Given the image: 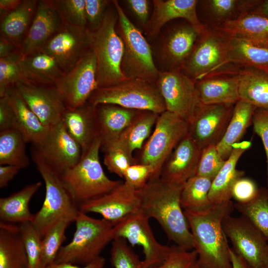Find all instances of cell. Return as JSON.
Listing matches in <instances>:
<instances>
[{"mask_svg": "<svg viewBox=\"0 0 268 268\" xmlns=\"http://www.w3.org/2000/svg\"><path fill=\"white\" fill-rule=\"evenodd\" d=\"M183 185L167 182L159 177L150 179L137 191L140 211L149 219H155L176 246L191 250L194 249L192 237L180 201Z\"/></svg>", "mask_w": 268, "mask_h": 268, "instance_id": "obj_1", "label": "cell"}, {"mask_svg": "<svg viewBox=\"0 0 268 268\" xmlns=\"http://www.w3.org/2000/svg\"><path fill=\"white\" fill-rule=\"evenodd\" d=\"M234 203L212 204L200 211L184 210L191 233L199 265L203 268H233L224 218L234 210Z\"/></svg>", "mask_w": 268, "mask_h": 268, "instance_id": "obj_2", "label": "cell"}, {"mask_svg": "<svg viewBox=\"0 0 268 268\" xmlns=\"http://www.w3.org/2000/svg\"><path fill=\"white\" fill-rule=\"evenodd\" d=\"M101 145L100 139L96 138L77 164L60 175L72 200L78 206L109 192L123 182L112 180L105 173L99 159Z\"/></svg>", "mask_w": 268, "mask_h": 268, "instance_id": "obj_3", "label": "cell"}, {"mask_svg": "<svg viewBox=\"0 0 268 268\" xmlns=\"http://www.w3.org/2000/svg\"><path fill=\"white\" fill-rule=\"evenodd\" d=\"M118 19L112 0L99 28L94 31L89 30L90 48L96 61L98 87L112 86L128 79L121 70L124 44L116 29Z\"/></svg>", "mask_w": 268, "mask_h": 268, "instance_id": "obj_4", "label": "cell"}, {"mask_svg": "<svg viewBox=\"0 0 268 268\" xmlns=\"http://www.w3.org/2000/svg\"><path fill=\"white\" fill-rule=\"evenodd\" d=\"M74 222L73 237L60 250L56 264H88L99 258L103 249L114 239V225L103 218H93L79 210Z\"/></svg>", "mask_w": 268, "mask_h": 268, "instance_id": "obj_5", "label": "cell"}, {"mask_svg": "<svg viewBox=\"0 0 268 268\" xmlns=\"http://www.w3.org/2000/svg\"><path fill=\"white\" fill-rule=\"evenodd\" d=\"M116 29L124 44L121 70L127 79H140L155 83L160 71L153 58L151 46L141 31L129 19L116 0Z\"/></svg>", "mask_w": 268, "mask_h": 268, "instance_id": "obj_6", "label": "cell"}, {"mask_svg": "<svg viewBox=\"0 0 268 268\" xmlns=\"http://www.w3.org/2000/svg\"><path fill=\"white\" fill-rule=\"evenodd\" d=\"M32 158L43 178L45 197L32 223L42 237L59 220L64 218L75 220L79 209L66 188L61 176L43 160L33 147Z\"/></svg>", "mask_w": 268, "mask_h": 268, "instance_id": "obj_7", "label": "cell"}, {"mask_svg": "<svg viewBox=\"0 0 268 268\" xmlns=\"http://www.w3.org/2000/svg\"><path fill=\"white\" fill-rule=\"evenodd\" d=\"M88 102L93 107L112 104L158 114L166 111L164 101L156 84L140 79H128L112 86L98 87Z\"/></svg>", "mask_w": 268, "mask_h": 268, "instance_id": "obj_8", "label": "cell"}, {"mask_svg": "<svg viewBox=\"0 0 268 268\" xmlns=\"http://www.w3.org/2000/svg\"><path fill=\"white\" fill-rule=\"evenodd\" d=\"M205 26H196L184 20L167 27L156 38L152 49L160 71H181Z\"/></svg>", "mask_w": 268, "mask_h": 268, "instance_id": "obj_9", "label": "cell"}, {"mask_svg": "<svg viewBox=\"0 0 268 268\" xmlns=\"http://www.w3.org/2000/svg\"><path fill=\"white\" fill-rule=\"evenodd\" d=\"M229 65L225 37L215 29L205 26L182 71L197 81L237 70Z\"/></svg>", "mask_w": 268, "mask_h": 268, "instance_id": "obj_10", "label": "cell"}, {"mask_svg": "<svg viewBox=\"0 0 268 268\" xmlns=\"http://www.w3.org/2000/svg\"><path fill=\"white\" fill-rule=\"evenodd\" d=\"M188 129V123L177 115L167 111L160 114L138 163L152 166L155 170L153 178L159 177L163 164Z\"/></svg>", "mask_w": 268, "mask_h": 268, "instance_id": "obj_11", "label": "cell"}, {"mask_svg": "<svg viewBox=\"0 0 268 268\" xmlns=\"http://www.w3.org/2000/svg\"><path fill=\"white\" fill-rule=\"evenodd\" d=\"M96 73V58L90 48L55 85L66 108L74 109L88 102L98 87Z\"/></svg>", "mask_w": 268, "mask_h": 268, "instance_id": "obj_12", "label": "cell"}, {"mask_svg": "<svg viewBox=\"0 0 268 268\" xmlns=\"http://www.w3.org/2000/svg\"><path fill=\"white\" fill-rule=\"evenodd\" d=\"M149 218L140 210L128 216L114 226V239L122 238L133 246L142 247L145 268L159 266L167 258L172 247L159 243L149 224Z\"/></svg>", "mask_w": 268, "mask_h": 268, "instance_id": "obj_13", "label": "cell"}, {"mask_svg": "<svg viewBox=\"0 0 268 268\" xmlns=\"http://www.w3.org/2000/svg\"><path fill=\"white\" fill-rule=\"evenodd\" d=\"M222 226L235 252L251 268H262L268 249V242L246 217L226 216Z\"/></svg>", "mask_w": 268, "mask_h": 268, "instance_id": "obj_14", "label": "cell"}, {"mask_svg": "<svg viewBox=\"0 0 268 268\" xmlns=\"http://www.w3.org/2000/svg\"><path fill=\"white\" fill-rule=\"evenodd\" d=\"M196 81L181 71H160L155 83L166 111L189 123L198 105Z\"/></svg>", "mask_w": 268, "mask_h": 268, "instance_id": "obj_15", "label": "cell"}, {"mask_svg": "<svg viewBox=\"0 0 268 268\" xmlns=\"http://www.w3.org/2000/svg\"><path fill=\"white\" fill-rule=\"evenodd\" d=\"M33 147L60 175L75 166L82 154L81 147L67 132L62 120L50 127L42 142Z\"/></svg>", "mask_w": 268, "mask_h": 268, "instance_id": "obj_16", "label": "cell"}, {"mask_svg": "<svg viewBox=\"0 0 268 268\" xmlns=\"http://www.w3.org/2000/svg\"><path fill=\"white\" fill-rule=\"evenodd\" d=\"M86 27L64 23L39 50L53 57L64 73L70 70L90 48Z\"/></svg>", "mask_w": 268, "mask_h": 268, "instance_id": "obj_17", "label": "cell"}, {"mask_svg": "<svg viewBox=\"0 0 268 268\" xmlns=\"http://www.w3.org/2000/svg\"><path fill=\"white\" fill-rule=\"evenodd\" d=\"M140 199L137 191L123 181L109 192L79 205L85 213L93 212L114 226L140 210Z\"/></svg>", "mask_w": 268, "mask_h": 268, "instance_id": "obj_18", "label": "cell"}, {"mask_svg": "<svg viewBox=\"0 0 268 268\" xmlns=\"http://www.w3.org/2000/svg\"><path fill=\"white\" fill-rule=\"evenodd\" d=\"M234 105H198L188 123V133L201 150L216 145L222 138L231 119Z\"/></svg>", "mask_w": 268, "mask_h": 268, "instance_id": "obj_19", "label": "cell"}, {"mask_svg": "<svg viewBox=\"0 0 268 268\" xmlns=\"http://www.w3.org/2000/svg\"><path fill=\"white\" fill-rule=\"evenodd\" d=\"M15 87L45 126L50 127L62 120L66 107L55 86L17 83Z\"/></svg>", "mask_w": 268, "mask_h": 268, "instance_id": "obj_20", "label": "cell"}, {"mask_svg": "<svg viewBox=\"0 0 268 268\" xmlns=\"http://www.w3.org/2000/svg\"><path fill=\"white\" fill-rule=\"evenodd\" d=\"M201 152L188 132L165 161L160 178L170 183H185L196 175Z\"/></svg>", "mask_w": 268, "mask_h": 268, "instance_id": "obj_21", "label": "cell"}, {"mask_svg": "<svg viewBox=\"0 0 268 268\" xmlns=\"http://www.w3.org/2000/svg\"><path fill=\"white\" fill-rule=\"evenodd\" d=\"M63 24L53 0H38L34 16L21 47V54L27 55L39 50Z\"/></svg>", "mask_w": 268, "mask_h": 268, "instance_id": "obj_22", "label": "cell"}, {"mask_svg": "<svg viewBox=\"0 0 268 268\" xmlns=\"http://www.w3.org/2000/svg\"><path fill=\"white\" fill-rule=\"evenodd\" d=\"M153 11L145 29L151 40H155L168 22L181 18L196 26L203 25L197 12V0H153Z\"/></svg>", "mask_w": 268, "mask_h": 268, "instance_id": "obj_23", "label": "cell"}, {"mask_svg": "<svg viewBox=\"0 0 268 268\" xmlns=\"http://www.w3.org/2000/svg\"><path fill=\"white\" fill-rule=\"evenodd\" d=\"M238 70L221 73L197 81L198 105H234L239 101Z\"/></svg>", "mask_w": 268, "mask_h": 268, "instance_id": "obj_24", "label": "cell"}, {"mask_svg": "<svg viewBox=\"0 0 268 268\" xmlns=\"http://www.w3.org/2000/svg\"><path fill=\"white\" fill-rule=\"evenodd\" d=\"M62 121L67 132L81 147L82 154L98 137L95 107L88 102L74 109L66 108Z\"/></svg>", "mask_w": 268, "mask_h": 268, "instance_id": "obj_25", "label": "cell"}, {"mask_svg": "<svg viewBox=\"0 0 268 268\" xmlns=\"http://www.w3.org/2000/svg\"><path fill=\"white\" fill-rule=\"evenodd\" d=\"M95 109L101 149L114 142L140 111L112 104L98 105Z\"/></svg>", "mask_w": 268, "mask_h": 268, "instance_id": "obj_26", "label": "cell"}, {"mask_svg": "<svg viewBox=\"0 0 268 268\" xmlns=\"http://www.w3.org/2000/svg\"><path fill=\"white\" fill-rule=\"evenodd\" d=\"M213 29L226 37L241 39L268 49V18L267 17L249 12Z\"/></svg>", "mask_w": 268, "mask_h": 268, "instance_id": "obj_27", "label": "cell"}, {"mask_svg": "<svg viewBox=\"0 0 268 268\" xmlns=\"http://www.w3.org/2000/svg\"><path fill=\"white\" fill-rule=\"evenodd\" d=\"M251 146L250 141L238 142L233 145L230 155L212 181L209 192V199L212 204L231 201L234 183L244 175V171L236 169V165L243 153Z\"/></svg>", "mask_w": 268, "mask_h": 268, "instance_id": "obj_28", "label": "cell"}, {"mask_svg": "<svg viewBox=\"0 0 268 268\" xmlns=\"http://www.w3.org/2000/svg\"><path fill=\"white\" fill-rule=\"evenodd\" d=\"M18 62L24 76L33 84L55 86L64 73L56 60L41 50L21 54Z\"/></svg>", "mask_w": 268, "mask_h": 268, "instance_id": "obj_29", "label": "cell"}, {"mask_svg": "<svg viewBox=\"0 0 268 268\" xmlns=\"http://www.w3.org/2000/svg\"><path fill=\"white\" fill-rule=\"evenodd\" d=\"M14 113L15 128L32 145L40 143L46 136L49 127L45 126L17 92L15 86L4 94Z\"/></svg>", "mask_w": 268, "mask_h": 268, "instance_id": "obj_30", "label": "cell"}, {"mask_svg": "<svg viewBox=\"0 0 268 268\" xmlns=\"http://www.w3.org/2000/svg\"><path fill=\"white\" fill-rule=\"evenodd\" d=\"M260 0H202L198 6L204 25L215 28L227 21L235 20L249 12Z\"/></svg>", "mask_w": 268, "mask_h": 268, "instance_id": "obj_31", "label": "cell"}, {"mask_svg": "<svg viewBox=\"0 0 268 268\" xmlns=\"http://www.w3.org/2000/svg\"><path fill=\"white\" fill-rule=\"evenodd\" d=\"M240 99L268 111V73L251 67L238 70Z\"/></svg>", "mask_w": 268, "mask_h": 268, "instance_id": "obj_32", "label": "cell"}, {"mask_svg": "<svg viewBox=\"0 0 268 268\" xmlns=\"http://www.w3.org/2000/svg\"><path fill=\"white\" fill-rule=\"evenodd\" d=\"M38 0H22L19 6L0 19V36L21 49L34 16Z\"/></svg>", "mask_w": 268, "mask_h": 268, "instance_id": "obj_33", "label": "cell"}, {"mask_svg": "<svg viewBox=\"0 0 268 268\" xmlns=\"http://www.w3.org/2000/svg\"><path fill=\"white\" fill-rule=\"evenodd\" d=\"M41 185L40 182L32 183L8 197L0 198V221L11 224L32 222L34 214L30 212L29 203Z\"/></svg>", "mask_w": 268, "mask_h": 268, "instance_id": "obj_34", "label": "cell"}, {"mask_svg": "<svg viewBox=\"0 0 268 268\" xmlns=\"http://www.w3.org/2000/svg\"><path fill=\"white\" fill-rule=\"evenodd\" d=\"M159 115L150 111H140L118 139L107 146H118L134 157V152L142 148L145 141L149 137Z\"/></svg>", "mask_w": 268, "mask_h": 268, "instance_id": "obj_35", "label": "cell"}, {"mask_svg": "<svg viewBox=\"0 0 268 268\" xmlns=\"http://www.w3.org/2000/svg\"><path fill=\"white\" fill-rule=\"evenodd\" d=\"M254 106L240 100L234 104L232 115L225 133L216 145L221 157L225 160L230 155L233 145L238 142L252 122Z\"/></svg>", "mask_w": 268, "mask_h": 268, "instance_id": "obj_36", "label": "cell"}, {"mask_svg": "<svg viewBox=\"0 0 268 268\" xmlns=\"http://www.w3.org/2000/svg\"><path fill=\"white\" fill-rule=\"evenodd\" d=\"M28 261L17 225L0 222V268H28Z\"/></svg>", "mask_w": 268, "mask_h": 268, "instance_id": "obj_37", "label": "cell"}, {"mask_svg": "<svg viewBox=\"0 0 268 268\" xmlns=\"http://www.w3.org/2000/svg\"><path fill=\"white\" fill-rule=\"evenodd\" d=\"M225 37L229 65L251 67L268 73V49L255 45L241 39Z\"/></svg>", "mask_w": 268, "mask_h": 268, "instance_id": "obj_38", "label": "cell"}, {"mask_svg": "<svg viewBox=\"0 0 268 268\" xmlns=\"http://www.w3.org/2000/svg\"><path fill=\"white\" fill-rule=\"evenodd\" d=\"M26 143L23 135L16 129L0 131V165H14L22 169L28 166Z\"/></svg>", "mask_w": 268, "mask_h": 268, "instance_id": "obj_39", "label": "cell"}, {"mask_svg": "<svg viewBox=\"0 0 268 268\" xmlns=\"http://www.w3.org/2000/svg\"><path fill=\"white\" fill-rule=\"evenodd\" d=\"M212 181L209 178L196 175L184 183L180 197L184 210H203L212 205L209 199Z\"/></svg>", "mask_w": 268, "mask_h": 268, "instance_id": "obj_40", "label": "cell"}, {"mask_svg": "<svg viewBox=\"0 0 268 268\" xmlns=\"http://www.w3.org/2000/svg\"><path fill=\"white\" fill-rule=\"evenodd\" d=\"M235 209L248 219L268 242V192L262 187L257 197L246 203H234Z\"/></svg>", "mask_w": 268, "mask_h": 268, "instance_id": "obj_41", "label": "cell"}, {"mask_svg": "<svg viewBox=\"0 0 268 268\" xmlns=\"http://www.w3.org/2000/svg\"><path fill=\"white\" fill-rule=\"evenodd\" d=\"M74 220L64 218L56 222L42 240L41 268H46L55 262L57 256L66 239L65 232Z\"/></svg>", "mask_w": 268, "mask_h": 268, "instance_id": "obj_42", "label": "cell"}, {"mask_svg": "<svg viewBox=\"0 0 268 268\" xmlns=\"http://www.w3.org/2000/svg\"><path fill=\"white\" fill-rule=\"evenodd\" d=\"M17 226L27 254L28 268H41L42 237L31 221Z\"/></svg>", "mask_w": 268, "mask_h": 268, "instance_id": "obj_43", "label": "cell"}, {"mask_svg": "<svg viewBox=\"0 0 268 268\" xmlns=\"http://www.w3.org/2000/svg\"><path fill=\"white\" fill-rule=\"evenodd\" d=\"M20 52L0 58V97L17 83H30L24 76L19 64Z\"/></svg>", "mask_w": 268, "mask_h": 268, "instance_id": "obj_44", "label": "cell"}, {"mask_svg": "<svg viewBox=\"0 0 268 268\" xmlns=\"http://www.w3.org/2000/svg\"><path fill=\"white\" fill-rule=\"evenodd\" d=\"M111 261L115 268H145L138 256L122 238L112 241Z\"/></svg>", "mask_w": 268, "mask_h": 268, "instance_id": "obj_45", "label": "cell"}, {"mask_svg": "<svg viewBox=\"0 0 268 268\" xmlns=\"http://www.w3.org/2000/svg\"><path fill=\"white\" fill-rule=\"evenodd\" d=\"M64 23L87 28L86 0H53Z\"/></svg>", "mask_w": 268, "mask_h": 268, "instance_id": "obj_46", "label": "cell"}, {"mask_svg": "<svg viewBox=\"0 0 268 268\" xmlns=\"http://www.w3.org/2000/svg\"><path fill=\"white\" fill-rule=\"evenodd\" d=\"M101 150L104 152L103 163L108 171L121 178H124L130 166L137 163L134 157L118 146L110 145Z\"/></svg>", "mask_w": 268, "mask_h": 268, "instance_id": "obj_47", "label": "cell"}, {"mask_svg": "<svg viewBox=\"0 0 268 268\" xmlns=\"http://www.w3.org/2000/svg\"><path fill=\"white\" fill-rule=\"evenodd\" d=\"M216 145H210L201 150L196 175L213 180L225 162Z\"/></svg>", "mask_w": 268, "mask_h": 268, "instance_id": "obj_48", "label": "cell"}, {"mask_svg": "<svg viewBox=\"0 0 268 268\" xmlns=\"http://www.w3.org/2000/svg\"><path fill=\"white\" fill-rule=\"evenodd\" d=\"M198 265L196 250H183L176 246L162 263L152 268H198Z\"/></svg>", "mask_w": 268, "mask_h": 268, "instance_id": "obj_49", "label": "cell"}, {"mask_svg": "<svg viewBox=\"0 0 268 268\" xmlns=\"http://www.w3.org/2000/svg\"><path fill=\"white\" fill-rule=\"evenodd\" d=\"M155 170L149 165L136 163L130 166L124 176V182L136 190L143 188L148 181L154 178Z\"/></svg>", "mask_w": 268, "mask_h": 268, "instance_id": "obj_50", "label": "cell"}, {"mask_svg": "<svg viewBox=\"0 0 268 268\" xmlns=\"http://www.w3.org/2000/svg\"><path fill=\"white\" fill-rule=\"evenodd\" d=\"M112 2V0H86V17L88 30L94 31L99 28Z\"/></svg>", "mask_w": 268, "mask_h": 268, "instance_id": "obj_51", "label": "cell"}, {"mask_svg": "<svg viewBox=\"0 0 268 268\" xmlns=\"http://www.w3.org/2000/svg\"><path fill=\"white\" fill-rule=\"evenodd\" d=\"M260 189L254 180L242 177L235 182L232 187V198L237 203H246L257 197Z\"/></svg>", "mask_w": 268, "mask_h": 268, "instance_id": "obj_52", "label": "cell"}, {"mask_svg": "<svg viewBox=\"0 0 268 268\" xmlns=\"http://www.w3.org/2000/svg\"><path fill=\"white\" fill-rule=\"evenodd\" d=\"M252 123L255 132L261 138L266 155L267 175L268 177V111L257 108L254 112Z\"/></svg>", "mask_w": 268, "mask_h": 268, "instance_id": "obj_53", "label": "cell"}, {"mask_svg": "<svg viewBox=\"0 0 268 268\" xmlns=\"http://www.w3.org/2000/svg\"><path fill=\"white\" fill-rule=\"evenodd\" d=\"M128 8L144 28L149 21V1L147 0H126Z\"/></svg>", "mask_w": 268, "mask_h": 268, "instance_id": "obj_54", "label": "cell"}, {"mask_svg": "<svg viewBox=\"0 0 268 268\" xmlns=\"http://www.w3.org/2000/svg\"><path fill=\"white\" fill-rule=\"evenodd\" d=\"M14 128L13 110L5 96L0 97V131Z\"/></svg>", "mask_w": 268, "mask_h": 268, "instance_id": "obj_55", "label": "cell"}, {"mask_svg": "<svg viewBox=\"0 0 268 268\" xmlns=\"http://www.w3.org/2000/svg\"><path fill=\"white\" fill-rule=\"evenodd\" d=\"M22 168L17 166L0 165V188L7 186L8 183L18 174Z\"/></svg>", "mask_w": 268, "mask_h": 268, "instance_id": "obj_56", "label": "cell"}, {"mask_svg": "<svg viewBox=\"0 0 268 268\" xmlns=\"http://www.w3.org/2000/svg\"><path fill=\"white\" fill-rule=\"evenodd\" d=\"M105 262V258L100 256L93 262L82 267L69 263H54L46 268H104Z\"/></svg>", "mask_w": 268, "mask_h": 268, "instance_id": "obj_57", "label": "cell"}, {"mask_svg": "<svg viewBox=\"0 0 268 268\" xmlns=\"http://www.w3.org/2000/svg\"><path fill=\"white\" fill-rule=\"evenodd\" d=\"M19 52H20L19 47L4 37L0 36V58L8 57Z\"/></svg>", "mask_w": 268, "mask_h": 268, "instance_id": "obj_58", "label": "cell"}, {"mask_svg": "<svg viewBox=\"0 0 268 268\" xmlns=\"http://www.w3.org/2000/svg\"><path fill=\"white\" fill-rule=\"evenodd\" d=\"M22 1V0H0V19L17 8Z\"/></svg>", "mask_w": 268, "mask_h": 268, "instance_id": "obj_59", "label": "cell"}, {"mask_svg": "<svg viewBox=\"0 0 268 268\" xmlns=\"http://www.w3.org/2000/svg\"><path fill=\"white\" fill-rule=\"evenodd\" d=\"M230 258L233 268H251L244 260L232 248H230Z\"/></svg>", "mask_w": 268, "mask_h": 268, "instance_id": "obj_60", "label": "cell"}, {"mask_svg": "<svg viewBox=\"0 0 268 268\" xmlns=\"http://www.w3.org/2000/svg\"><path fill=\"white\" fill-rule=\"evenodd\" d=\"M250 12L268 18V0H260Z\"/></svg>", "mask_w": 268, "mask_h": 268, "instance_id": "obj_61", "label": "cell"}, {"mask_svg": "<svg viewBox=\"0 0 268 268\" xmlns=\"http://www.w3.org/2000/svg\"><path fill=\"white\" fill-rule=\"evenodd\" d=\"M262 268H268V249L265 257L263 266Z\"/></svg>", "mask_w": 268, "mask_h": 268, "instance_id": "obj_62", "label": "cell"}, {"mask_svg": "<svg viewBox=\"0 0 268 268\" xmlns=\"http://www.w3.org/2000/svg\"><path fill=\"white\" fill-rule=\"evenodd\" d=\"M267 189L268 192V177L267 178Z\"/></svg>", "mask_w": 268, "mask_h": 268, "instance_id": "obj_63", "label": "cell"}, {"mask_svg": "<svg viewBox=\"0 0 268 268\" xmlns=\"http://www.w3.org/2000/svg\"><path fill=\"white\" fill-rule=\"evenodd\" d=\"M198 268H202V267L198 265Z\"/></svg>", "mask_w": 268, "mask_h": 268, "instance_id": "obj_64", "label": "cell"}]
</instances>
